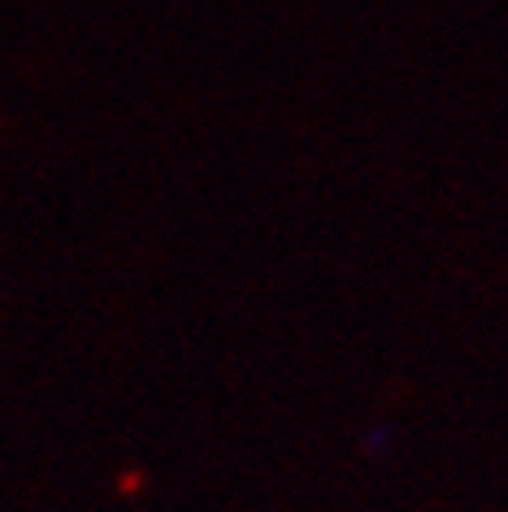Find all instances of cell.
<instances>
[{
	"mask_svg": "<svg viewBox=\"0 0 508 512\" xmlns=\"http://www.w3.org/2000/svg\"><path fill=\"white\" fill-rule=\"evenodd\" d=\"M396 439H400L396 421H383V426H374L370 434H365V452L378 456V460H387V456H391V447H396Z\"/></svg>",
	"mask_w": 508,
	"mask_h": 512,
	"instance_id": "6da1fadb",
	"label": "cell"
}]
</instances>
